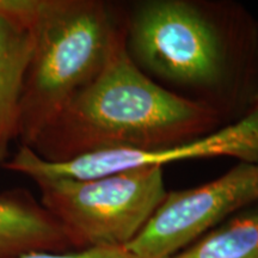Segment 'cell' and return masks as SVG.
<instances>
[{
  "label": "cell",
  "instance_id": "5b68a950",
  "mask_svg": "<svg viewBox=\"0 0 258 258\" xmlns=\"http://www.w3.org/2000/svg\"><path fill=\"white\" fill-rule=\"evenodd\" d=\"M215 157L237 158L258 164V109H250L240 120L203 137L166 148L151 151H97L67 160L51 161L28 146H19L3 169L34 180H88L138 167H164L167 164Z\"/></svg>",
  "mask_w": 258,
  "mask_h": 258
},
{
  "label": "cell",
  "instance_id": "3957f363",
  "mask_svg": "<svg viewBox=\"0 0 258 258\" xmlns=\"http://www.w3.org/2000/svg\"><path fill=\"white\" fill-rule=\"evenodd\" d=\"M36 184L42 206L62 226L74 250L127 246L167 194L163 167L156 166Z\"/></svg>",
  "mask_w": 258,
  "mask_h": 258
},
{
  "label": "cell",
  "instance_id": "8992f818",
  "mask_svg": "<svg viewBox=\"0 0 258 258\" xmlns=\"http://www.w3.org/2000/svg\"><path fill=\"white\" fill-rule=\"evenodd\" d=\"M254 203H258V164L239 161L212 182L167 192L124 247L135 258H172L226 218Z\"/></svg>",
  "mask_w": 258,
  "mask_h": 258
},
{
  "label": "cell",
  "instance_id": "9c48e42d",
  "mask_svg": "<svg viewBox=\"0 0 258 258\" xmlns=\"http://www.w3.org/2000/svg\"><path fill=\"white\" fill-rule=\"evenodd\" d=\"M172 258H258V203L207 232Z\"/></svg>",
  "mask_w": 258,
  "mask_h": 258
},
{
  "label": "cell",
  "instance_id": "6da1fadb",
  "mask_svg": "<svg viewBox=\"0 0 258 258\" xmlns=\"http://www.w3.org/2000/svg\"><path fill=\"white\" fill-rule=\"evenodd\" d=\"M218 122L209 103L177 95L150 78L129 55L124 37L30 148L51 161L97 151H151L203 137Z\"/></svg>",
  "mask_w": 258,
  "mask_h": 258
},
{
  "label": "cell",
  "instance_id": "7a4b0ae2",
  "mask_svg": "<svg viewBox=\"0 0 258 258\" xmlns=\"http://www.w3.org/2000/svg\"><path fill=\"white\" fill-rule=\"evenodd\" d=\"M125 37V22L99 0H42L21 99L18 140L31 147Z\"/></svg>",
  "mask_w": 258,
  "mask_h": 258
},
{
  "label": "cell",
  "instance_id": "52a82bcc",
  "mask_svg": "<svg viewBox=\"0 0 258 258\" xmlns=\"http://www.w3.org/2000/svg\"><path fill=\"white\" fill-rule=\"evenodd\" d=\"M42 0H0V165L18 139L21 99Z\"/></svg>",
  "mask_w": 258,
  "mask_h": 258
},
{
  "label": "cell",
  "instance_id": "ba28073f",
  "mask_svg": "<svg viewBox=\"0 0 258 258\" xmlns=\"http://www.w3.org/2000/svg\"><path fill=\"white\" fill-rule=\"evenodd\" d=\"M72 249L62 226L30 192L12 189L0 194V258Z\"/></svg>",
  "mask_w": 258,
  "mask_h": 258
},
{
  "label": "cell",
  "instance_id": "8fae6325",
  "mask_svg": "<svg viewBox=\"0 0 258 258\" xmlns=\"http://www.w3.org/2000/svg\"><path fill=\"white\" fill-rule=\"evenodd\" d=\"M257 59H258V24H257ZM251 109H258V85H257L256 92H254L252 103H251Z\"/></svg>",
  "mask_w": 258,
  "mask_h": 258
},
{
  "label": "cell",
  "instance_id": "30bf717a",
  "mask_svg": "<svg viewBox=\"0 0 258 258\" xmlns=\"http://www.w3.org/2000/svg\"><path fill=\"white\" fill-rule=\"evenodd\" d=\"M22 258H135L125 247H88L63 252H32Z\"/></svg>",
  "mask_w": 258,
  "mask_h": 258
},
{
  "label": "cell",
  "instance_id": "277c9868",
  "mask_svg": "<svg viewBox=\"0 0 258 258\" xmlns=\"http://www.w3.org/2000/svg\"><path fill=\"white\" fill-rule=\"evenodd\" d=\"M125 47L141 70L179 85L209 88L226 77L230 46L219 25L186 0H150L125 21Z\"/></svg>",
  "mask_w": 258,
  "mask_h": 258
}]
</instances>
